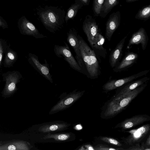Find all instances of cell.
Segmentation results:
<instances>
[{
	"mask_svg": "<svg viewBox=\"0 0 150 150\" xmlns=\"http://www.w3.org/2000/svg\"><path fill=\"white\" fill-rule=\"evenodd\" d=\"M37 14L45 28L52 33L62 28L65 21V12L57 7L46 6Z\"/></svg>",
	"mask_w": 150,
	"mask_h": 150,
	"instance_id": "1",
	"label": "cell"
},
{
	"mask_svg": "<svg viewBox=\"0 0 150 150\" xmlns=\"http://www.w3.org/2000/svg\"><path fill=\"white\" fill-rule=\"evenodd\" d=\"M146 86L147 84L144 83L119 98L112 99L107 105L103 114L104 117L109 118L120 112L143 91Z\"/></svg>",
	"mask_w": 150,
	"mask_h": 150,
	"instance_id": "2",
	"label": "cell"
},
{
	"mask_svg": "<svg viewBox=\"0 0 150 150\" xmlns=\"http://www.w3.org/2000/svg\"><path fill=\"white\" fill-rule=\"evenodd\" d=\"M80 53L88 76L91 79H97L100 75V68L93 50L83 39L78 35Z\"/></svg>",
	"mask_w": 150,
	"mask_h": 150,
	"instance_id": "3",
	"label": "cell"
},
{
	"mask_svg": "<svg viewBox=\"0 0 150 150\" xmlns=\"http://www.w3.org/2000/svg\"><path fill=\"white\" fill-rule=\"evenodd\" d=\"M64 43L65 45L63 46L54 45V51L56 55L64 59L73 69L85 74L72 55L68 44L65 42Z\"/></svg>",
	"mask_w": 150,
	"mask_h": 150,
	"instance_id": "4",
	"label": "cell"
},
{
	"mask_svg": "<svg viewBox=\"0 0 150 150\" xmlns=\"http://www.w3.org/2000/svg\"><path fill=\"white\" fill-rule=\"evenodd\" d=\"M150 130V125L147 124L135 129L128 131L129 134L126 137L121 138V142L125 144L132 146L142 141Z\"/></svg>",
	"mask_w": 150,
	"mask_h": 150,
	"instance_id": "5",
	"label": "cell"
},
{
	"mask_svg": "<svg viewBox=\"0 0 150 150\" xmlns=\"http://www.w3.org/2000/svg\"><path fill=\"white\" fill-rule=\"evenodd\" d=\"M149 71V70H144L126 77L119 79L110 80L103 86V89L105 92H108L113 90L121 87L137 78L146 75Z\"/></svg>",
	"mask_w": 150,
	"mask_h": 150,
	"instance_id": "6",
	"label": "cell"
},
{
	"mask_svg": "<svg viewBox=\"0 0 150 150\" xmlns=\"http://www.w3.org/2000/svg\"><path fill=\"white\" fill-rule=\"evenodd\" d=\"M18 26L20 32L22 35L32 36L36 39L47 37L41 33L35 26L24 16L18 19Z\"/></svg>",
	"mask_w": 150,
	"mask_h": 150,
	"instance_id": "7",
	"label": "cell"
},
{
	"mask_svg": "<svg viewBox=\"0 0 150 150\" xmlns=\"http://www.w3.org/2000/svg\"><path fill=\"white\" fill-rule=\"evenodd\" d=\"M2 77L3 81L5 82L4 93L8 95L15 91L16 84L22 78V76L19 71L14 70L3 74Z\"/></svg>",
	"mask_w": 150,
	"mask_h": 150,
	"instance_id": "8",
	"label": "cell"
},
{
	"mask_svg": "<svg viewBox=\"0 0 150 150\" xmlns=\"http://www.w3.org/2000/svg\"><path fill=\"white\" fill-rule=\"evenodd\" d=\"M82 28L91 46L98 32V26L95 20L90 15H87L83 23Z\"/></svg>",
	"mask_w": 150,
	"mask_h": 150,
	"instance_id": "9",
	"label": "cell"
},
{
	"mask_svg": "<svg viewBox=\"0 0 150 150\" xmlns=\"http://www.w3.org/2000/svg\"><path fill=\"white\" fill-rule=\"evenodd\" d=\"M28 60L29 63L39 73L51 83H53L52 76L50 72L48 64L45 59L44 64H41L38 57L34 54H28Z\"/></svg>",
	"mask_w": 150,
	"mask_h": 150,
	"instance_id": "10",
	"label": "cell"
},
{
	"mask_svg": "<svg viewBox=\"0 0 150 150\" xmlns=\"http://www.w3.org/2000/svg\"><path fill=\"white\" fill-rule=\"evenodd\" d=\"M67 40L74 50L76 60L83 70L84 68V64L80 53L78 35L75 30L70 29L67 34Z\"/></svg>",
	"mask_w": 150,
	"mask_h": 150,
	"instance_id": "11",
	"label": "cell"
},
{
	"mask_svg": "<svg viewBox=\"0 0 150 150\" xmlns=\"http://www.w3.org/2000/svg\"><path fill=\"white\" fill-rule=\"evenodd\" d=\"M150 120V117L148 115H136L118 124L115 126V128H120L124 130L129 129Z\"/></svg>",
	"mask_w": 150,
	"mask_h": 150,
	"instance_id": "12",
	"label": "cell"
},
{
	"mask_svg": "<svg viewBox=\"0 0 150 150\" xmlns=\"http://www.w3.org/2000/svg\"><path fill=\"white\" fill-rule=\"evenodd\" d=\"M121 20L120 12L117 11L109 16L106 25L105 37L110 41L114 32L120 25Z\"/></svg>",
	"mask_w": 150,
	"mask_h": 150,
	"instance_id": "13",
	"label": "cell"
},
{
	"mask_svg": "<svg viewBox=\"0 0 150 150\" xmlns=\"http://www.w3.org/2000/svg\"><path fill=\"white\" fill-rule=\"evenodd\" d=\"M84 91L73 92L69 94L54 105L50 112H52L59 111L67 108L81 97Z\"/></svg>",
	"mask_w": 150,
	"mask_h": 150,
	"instance_id": "14",
	"label": "cell"
},
{
	"mask_svg": "<svg viewBox=\"0 0 150 150\" xmlns=\"http://www.w3.org/2000/svg\"><path fill=\"white\" fill-rule=\"evenodd\" d=\"M148 40V37L145 29L141 27L132 34L129 41L127 47H129L133 45L141 44L142 50H144Z\"/></svg>",
	"mask_w": 150,
	"mask_h": 150,
	"instance_id": "15",
	"label": "cell"
},
{
	"mask_svg": "<svg viewBox=\"0 0 150 150\" xmlns=\"http://www.w3.org/2000/svg\"><path fill=\"white\" fill-rule=\"evenodd\" d=\"M149 79V77L145 76L140 79L132 81L127 83V85H125L117 91L113 99H116L121 97L128 93L146 82Z\"/></svg>",
	"mask_w": 150,
	"mask_h": 150,
	"instance_id": "16",
	"label": "cell"
},
{
	"mask_svg": "<svg viewBox=\"0 0 150 150\" xmlns=\"http://www.w3.org/2000/svg\"><path fill=\"white\" fill-rule=\"evenodd\" d=\"M127 37V36H125L120 41L110 54L109 62L112 68H114L119 63V61L122 55V49Z\"/></svg>",
	"mask_w": 150,
	"mask_h": 150,
	"instance_id": "17",
	"label": "cell"
},
{
	"mask_svg": "<svg viewBox=\"0 0 150 150\" xmlns=\"http://www.w3.org/2000/svg\"><path fill=\"white\" fill-rule=\"evenodd\" d=\"M139 55L136 53L129 52L125 55L121 62L113 70L116 72H120L133 65L138 58Z\"/></svg>",
	"mask_w": 150,
	"mask_h": 150,
	"instance_id": "18",
	"label": "cell"
},
{
	"mask_svg": "<svg viewBox=\"0 0 150 150\" xmlns=\"http://www.w3.org/2000/svg\"><path fill=\"white\" fill-rule=\"evenodd\" d=\"M105 39L99 32L96 35L93 45L91 46L97 57L105 58L107 55L106 50L103 47Z\"/></svg>",
	"mask_w": 150,
	"mask_h": 150,
	"instance_id": "19",
	"label": "cell"
},
{
	"mask_svg": "<svg viewBox=\"0 0 150 150\" xmlns=\"http://www.w3.org/2000/svg\"><path fill=\"white\" fill-rule=\"evenodd\" d=\"M9 45L5 54L3 64L5 67H13L18 59L17 53L10 48Z\"/></svg>",
	"mask_w": 150,
	"mask_h": 150,
	"instance_id": "20",
	"label": "cell"
},
{
	"mask_svg": "<svg viewBox=\"0 0 150 150\" xmlns=\"http://www.w3.org/2000/svg\"><path fill=\"white\" fill-rule=\"evenodd\" d=\"M118 3V0H104L99 16L102 18H104Z\"/></svg>",
	"mask_w": 150,
	"mask_h": 150,
	"instance_id": "21",
	"label": "cell"
},
{
	"mask_svg": "<svg viewBox=\"0 0 150 150\" xmlns=\"http://www.w3.org/2000/svg\"><path fill=\"white\" fill-rule=\"evenodd\" d=\"M68 125L65 123H56L43 125L39 128L40 132H50L58 131L64 129L68 126Z\"/></svg>",
	"mask_w": 150,
	"mask_h": 150,
	"instance_id": "22",
	"label": "cell"
},
{
	"mask_svg": "<svg viewBox=\"0 0 150 150\" xmlns=\"http://www.w3.org/2000/svg\"><path fill=\"white\" fill-rule=\"evenodd\" d=\"M27 145L21 142L9 143L0 146V150H28Z\"/></svg>",
	"mask_w": 150,
	"mask_h": 150,
	"instance_id": "23",
	"label": "cell"
},
{
	"mask_svg": "<svg viewBox=\"0 0 150 150\" xmlns=\"http://www.w3.org/2000/svg\"><path fill=\"white\" fill-rule=\"evenodd\" d=\"M83 6V4L76 2L71 6L68 9L65 16V21L66 23L69 20L73 19L76 16L78 10Z\"/></svg>",
	"mask_w": 150,
	"mask_h": 150,
	"instance_id": "24",
	"label": "cell"
},
{
	"mask_svg": "<svg viewBox=\"0 0 150 150\" xmlns=\"http://www.w3.org/2000/svg\"><path fill=\"white\" fill-rule=\"evenodd\" d=\"M150 17V5H147L140 9L135 16L136 19L146 20Z\"/></svg>",
	"mask_w": 150,
	"mask_h": 150,
	"instance_id": "25",
	"label": "cell"
},
{
	"mask_svg": "<svg viewBox=\"0 0 150 150\" xmlns=\"http://www.w3.org/2000/svg\"><path fill=\"white\" fill-rule=\"evenodd\" d=\"M69 134H48L46 135L44 138L45 139L52 138L58 141H65L68 139L70 137Z\"/></svg>",
	"mask_w": 150,
	"mask_h": 150,
	"instance_id": "26",
	"label": "cell"
},
{
	"mask_svg": "<svg viewBox=\"0 0 150 150\" xmlns=\"http://www.w3.org/2000/svg\"><path fill=\"white\" fill-rule=\"evenodd\" d=\"M9 45L5 40L0 38V68L3 62V58L4 57Z\"/></svg>",
	"mask_w": 150,
	"mask_h": 150,
	"instance_id": "27",
	"label": "cell"
},
{
	"mask_svg": "<svg viewBox=\"0 0 150 150\" xmlns=\"http://www.w3.org/2000/svg\"><path fill=\"white\" fill-rule=\"evenodd\" d=\"M104 0H93V10L96 16H99Z\"/></svg>",
	"mask_w": 150,
	"mask_h": 150,
	"instance_id": "28",
	"label": "cell"
},
{
	"mask_svg": "<svg viewBox=\"0 0 150 150\" xmlns=\"http://www.w3.org/2000/svg\"><path fill=\"white\" fill-rule=\"evenodd\" d=\"M100 139L102 141L112 145L121 146L122 144L116 139L108 137H102L100 138Z\"/></svg>",
	"mask_w": 150,
	"mask_h": 150,
	"instance_id": "29",
	"label": "cell"
},
{
	"mask_svg": "<svg viewBox=\"0 0 150 150\" xmlns=\"http://www.w3.org/2000/svg\"><path fill=\"white\" fill-rule=\"evenodd\" d=\"M94 150H119L124 149L121 148L115 149L110 147L107 145L102 144L96 145L94 147Z\"/></svg>",
	"mask_w": 150,
	"mask_h": 150,
	"instance_id": "30",
	"label": "cell"
},
{
	"mask_svg": "<svg viewBox=\"0 0 150 150\" xmlns=\"http://www.w3.org/2000/svg\"><path fill=\"white\" fill-rule=\"evenodd\" d=\"M8 28V26L7 22L2 17L0 16V29H4Z\"/></svg>",
	"mask_w": 150,
	"mask_h": 150,
	"instance_id": "31",
	"label": "cell"
},
{
	"mask_svg": "<svg viewBox=\"0 0 150 150\" xmlns=\"http://www.w3.org/2000/svg\"><path fill=\"white\" fill-rule=\"evenodd\" d=\"M125 149L129 150H143L141 146H140L139 143L136 144H134V145H132L131 146Z\"/></svg>",
	"mask_w": 150,
	"mask_h": 150,
	"instance_id": "32",
	"label": "cell"
},
{
	"mask_svg": "<svg viewBox=\"0 0 150 150\" xmlns=\"http://www.w3.org/2000/svg\"><path fill=\"white\" fill-rule=\"evenodd\" d=\"M90 0H75V2L77 3H80L83 6L89 5Z\"/></svg>",
	"mask_w": 150,
	"mask_h": 150,
	"instance_id": "33",
	"label": "cell"
},
{
	"mask_svg": "<svg viewBox=\"0 0 150 150\" xmlns=\"http://www.w3.org/2000/svg\"><path fill=\"white\" fill-rule=\"evenodd\" d=\"M145 145L148 147H150V136L149 135L148 138H147L146 142L145 144H144Z\"/></svg>",
	"mask_w": 150,
	"mask_h": 150,
	"instance_id": "34",
	"label": "cell"
},
{
	"mask_svg": "<svg viewBox=\"0 0 150 150\" xmlns=\"http://www.w3.org/2000/svg\"><path fill=\"white\" fill-rule=\"evenodd\" d=\"M138 0H126V1L127 3H131Z\"/></svg>",
	"mask_w": 150,
	"mask_h": 150,
	"instance_id": "35",
	"label": "cell"
},
{
	"mask_svg": "<svg viewBox=\"0 0 150 150\" xmlns=\"http://www.w3.org/2000/svg\"><path fill=\"white\" fill-rule=\"evenodd\" d=\"M77 128V129H81V126L80 125H78L76 126Z\"/></svg>",
	"mask_w": 150,
	"mask_h": 150,
	"instance_id": "36",
	"label": "cell"
},
{
	"mask_svg": "<svg viewBox=\"0 0 150 150\" xmlns=\"http://www.w3.org/2000/svg\"></svg>",
	"mask_w": 150,
	"mask_h": 150,
	"instance_id": "37",
	"label": "cell"
}]
</instances>
